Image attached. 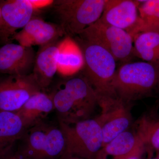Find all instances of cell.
Wrapping results in <instances>:
<instances>
[{
	"instance_id": "6da1fadb",
	"label": "cell",
	"mask_w": 159,
	"mask_h": 159,
	"mask_svg": "<svg viewBox=\"0 0 159 159\" xmlns=\"http://www.w3.org/2000/svg\"><path fill=\"white\" fill-rule=\"evenodd\" d=\"M51 94L58 122L65 124L90 119L98 105L96 92L82 74L60 83Z\"/></svg>"
},
{
	"instance_id": "7a4b0ae2",
	"label": "cell",
	"mask_w": 159,
	"mask_h": 159,
	"mask_svg": "<svg viewBox=\"0 0 159 159\" xmlns=\"http://www.w3.org/2000/svg\"><path fill=\"white\" fill-rule=\"evenodd\" d=\"M111 86L125 102L149 96L159 88V67L145 61L125 63L116 71Z\"/></svg>"
},
{
	"instance_id": "3957f363",
	"label": "cell",
	"mask_w": 159,
	"mask_h": 159,
	"mask_svg": "<svg viewBox=\"0 0 159 159\" xmlns=\"http://www.w3.org/2000/svg\"><path fill=\"white\" fill-rule=\"evenodd\" d=\"M16 152L23 159H61L66 151V139L58 125L41 121L27 129Z\"/></svg>"
},
{
	"instance_id": "277c9868",
	"label": "cell",
	"mask_w": 159,
	"mask_h": 159,
	"mask_svg": "<svg viewBox=\"0 0 159 159\" xmlns=\"http://www.w3.org/2000/svg\"><path fill=\"white\" fill-rule=\"evenodd\" d=\"M76 42L83 53L84 65L82 75L98 97H116L111 83L116 71V61L102 47L77 37Z\"/></svg>"
},
{
	"instance_id": "5b68a950",
	"label": "cell",
	"mask_w": 159,
	"mask_h": 159,
	"mask_svg": "<svg viewBox=\"0 0 159 159\" xmlns=\"http://www.w3.org/2000/svg\"><path fill=\"white\" fill-rule=\"evenodd\" d=\"M106 0H58L52 6L65 36H78L96 22L103 12Z\"/></svg>"
},
{
	"instance_id": "8992f818",
	"label": "cell",
	"mask_w": 159,
	"mask_h": 159,
	"mask_svg": "<svg viewBox=\"0 0 159 159\" xmlns=\"http://www.w3.org/2000/svg\"><path fill=\"white\" fill-rule=\"evenodd\" d=\"M58 124L66 139L64 157L96 159L103 145L102 129L96 118L72 124L59 122Z\"/></svg>"
},
{
	"instance_id": "52a82bcc",
	"label": "cell",
	"mask_w": 159,
	"mask_h": 159,
	"mask_svg": "<svg viewBox=\"0 0 159 159\" xmlns=\"http://www.w3.org/2000/svg\"><path fill=\"white\" fill-rule=\"evenodd\" d=\"M77 37L105 49L116 60H128L134 51V39L125 30L111 26L100 19Z\"/></svg>"
},
{
	"instance_id": "ba28073f",
	"label": "cell",
	"mask_w": 159,
	"mask_h": 159,
	"mask_svg": "<svg viewBox=\"0 0 159 159\" xmlns=\"http://www.w3.org/2000/svg\"><path fill=\"white\" fill-rule=\"evenodd\" d=\"M52 0H2L0 1L5 31L1 42L10 43L16 30L22 29L40 9L52 6Z\"/></svg>"
},
{
	"instance_id": "9c48e42d",
	"label": "cell",
	"mask_w": 159,
	"mask_h": 159,
	"mask_svg": "<svg viewBox=\"0 0 159 159\" xmlns=\"http://www.w3.org/2000/svg\"><path fill=\"white\" fill-rule=\"evenodd\" d=\"M41 91L32 73L24 76L0 74V111L16 112Z\"/></svg>"
},
{
	"instance_id": "30bf717a",
	"label": "cell",
	"mask_w": 159,
	"mask_h": 159,
	"mask_svg": "<svg viewBox=\"0 0 159 159\" xmlns=\"http://www.w3.org/2000/svg\"><path fill=\"white\" fill-rule=\"evenodd\" d=\"M98 98V105L102 111L96 118L102 129L103 146L127 130L131 123V117L125 102L117 96Z\"/></svg>"
},
{
	"instance_id": "8fae6325",
	"label": "cell",
	"mask_w": 159,
	"mask_h": 159,
	"mask_svg": "<svg viewBox=\"0 0 159 159\" xmlns=\"http://www.w3.org/2000/svg\"><path fill=\"white\" fill-rule=\"evenodd\" d=\"M35 53L32 48L8 43L0 47V74L29 75L31 74Z\"/></svg>"
},
{
	"instance_id": "7c38bea8",
	"label": "cell",
	"mask_w": 159,
	"mask_h": 159,
	"mask_svg": "<svg viewBox=\"0 0 159 159\" xmlns=\"http://www.w3.org/2000/svg\"><path fill=\"white\" fill-rule=\"evenodd\" d=\"M65 35L58 25L48 22L42 19L33 17L21 30L12 36L18 44L24 47H43L57 41Z\"/></svg>"
},
{
	"instance_id": "4fadbf2b",
	"label": "cell",
	"mask_w": 159,
	"mask_h": 159,
	"mask_svg": "<svg viewBox=\"0 0 159 159\" xmlns=\"http://www.w3.org/2000/svg\"><path fill=\"white\" fill-rule=\"evenodd\" d=\"M138 1L106 0L100 19L111 26L125 30L133 38L139 19Z\"/></svg>"
},
{
	"instance_id": "5bb4252c",
	"label": "cell",
	"mask_w": 159,
	"mask_h": 159,
	"mask_svg": "<svg viewBox=\"0 0 159 159\" xmlns=\"http://www.w3.org/2000/svg\"><path fill=\"white\" fill-rule=\"evenodd\" d=\"M59 42L40 47L36 53L32 74L42 90L51 84L57 72Z\"/></svg>"
},
{
	"instance_id": "9a60e30c",
	"label": "cell",
	"mask_w": 159,
	"mask_h": 159,
	"mask_svg": "<svg viewBox=\"0 0 159 159\" xmlns=\"http://www.w3.org/2000/svg\"><path fill=\"white\" fill-rule=\"evenodd\" d=\"M26 129L16 113L0 111V158L14 149Z\"/></svg>"
},
{
	"instance_id": "2e32d148",
	"label": "cell",
	"mask_w": 159,
	"mask_h": 159,
	"mask_svg": "<svg viewBox=\"0 0 159 159\" xmlns=\"http://www.w3.org/2000/svg\"><path fill=\"white\" fill-rule=\"evenodd\" d=\"M54 110L51 93L41 91L31 96L16 114L26 129L44 120Z\"/></svg>"
},
{
	"instance_id": "e0dca14e",
	"label": "cell",
	"mask_w": 159,
	"mask_h": 159,
	"mask_svg": "<svg viewBox=\"0 0 159 159\" xmlns=\"http://www.w3.org/2000/svg\"><path fill=\"white\" fill-rule=\"evenodd\" d=\"M84 65L83 53L73 38L65 36L59 41L57 72L63 76H71L82 70Z\"/></svg>"
},
{
	"instance_id": "ac0fdd59",
	"label": "cell",
	"mask_w": 159,
	"mask_h": 159,
	"mask_svg": "<svg viewBox=\"0 0 159 159\" xmlns=\"http://www.w3.org/2000/svg\"><path fill=\"white\" fill-rule=\"evenodd\" d=\"M142 141L138 134L125 131L102 146L96 159H125Z\"/></svg>"
},
{
	"instance_id": "d6986e66",
	"label": "cell",
	"mask_w": 159,
	"mask_h": 159,
	"mask_svg": "<svg viewBox=\"0 0 159 159\" xmlns=\"http://www.w3.org/2000/svg\"><path fill=\"white\" fill-rule=\"evenodd\" d=\"M138 1L139 19L133 38L142 32L159 34V0Z\"/></svg>"
},
{
	"instance_id": "ffe728a7",
	"label": "cell",
	"mask_w": 159,
	"mask_h": 159,
	"mask_svg": "<svg viewBox=\"0 0 159 159\" xmlns=\"http://www.w3.org/2000/svg\"><path fill=\"white\" fill-rule=\"evenodd\" d=\"M135 51L145 62L159 67V34L142 32L134 39Z\"/></svg>"
},
{
	"instance_id": "44dd1931",
	"label": "cell",
	"mask_w": 159,
	"mask_h": 159,
	"mask_svg": "<svg viewBox=\"0 0 159 159\" xmlns=\"http://www.w3.org/2000/svg\"><path fill=\"white\" fill-rule=\"evenodd\" d=\"M137 133L144 142L145 148L149 147L159 152V120L142 119Z\"/></svg>"
},
{
	"instance_id": "7402d4cb",
	"label": "cell",
	"mask_w": 159,
	"mask_h": 159,
	"mask_svg": "<svg viewBox=\"0 0 159 159\" xmlns=\"http://www.w3.org/2000/svg\"><path fill=\"white\" fill-rule=\"evenodd\" d=\"M145 148V144L142 140L133 152L125 159H142Z\"/></svg>"
},
{
	"instance_id": "603a6c76",
	"label": "cell",
	"mask_w": 159,
	"mask_h": 159,
	"mask_svg": "<svg viewBox=\"0 0 159 159\" xmlns=\"http://www.w3.org/2000/svg\"><path fill=\"white\" fill-rule=\"evenodd\" d=\"M5 27H6L4 19H3L2 9H1V6H0V41H1L3 34H4Z\"/></svg>"
},
{
	"instance_id": "cb8c5ba5",
	"label": "cell",
	"mask_w": 159,
	"mask_h": 159,
	"mask_svg": "<svg viewBox=\"0 0 159 159\" xmlns=\"http://www.w3.org/2000/svg\"><path fill=\"white\" fill-rule=\"evenodd\" d=\"M8 159H23L16 152L15 148L8 154Z\"/></svg>"
},
{
	"instance_id": "d4e9b609",
	"label": "cell",
	"mask_w": 159,
	"mask_h": 159,
	"mask_svg": "<svg viewBox=\"0 0 159 159\" xmlns=\"http://www.w3.org/2000/svg\"><path fill=\"white\" fill-rule=\"evenodd\" d=\"M61 159H82L79 158L74 157H64Z\"/></svg>"
},
{
	"instance_id": "484cf974",
	"label": "cell",
	"mask_w": 159,
	"mask_h": 159,
	"mask_svg": "<svg viewBox=\"0 0 159 159\" xmlns=\"http://www.w3.org/2000/svg\"><path fill=\"white\" fill-rule=\"evenodd\" d=\"M8 154H6V155L4 156V157H2L0 159H8Z\"/></svg>"
},
{
	"instance_id": "4316f807",
	"label": "cell",
	"mask_w": 159,
	"mask_h": 159,
	"mask_svg": "<svg viewBox=\"0 0 159 159\" xmlns=\"http://www.w3.org/2000/svg\"><path fill=\"white\" fill-rule=\"evenodd\" d=\"M148 159H159L158 158H149Z\"/></svg>"
},
{
	"instance_id": "83f0119b",
	"label": "cell",
	"mask_w": 159,
	"mask_h": 159,
	"mask_svg": "<svg viewBox=\"0 0 159 159\" xmlns=\"http://www.w3.org/2000/svg\"><path fill=\"white\" fill-rule=\"evenodd\" d=\"M157 158H158L159 159V152L158 154V155Z\"/></svg>"
}]
</instances>
